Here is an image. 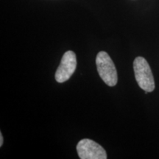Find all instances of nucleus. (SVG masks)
<instances>
[{"label": "nucleus", "instance_id": "obj_5", "mask_svg": "<svg viewBox=\"0 0 159 159\" xmlns=\"http://www.w3.org/2000/svg\"><path fill=\"white\" fill-rule=\"evenodd\" d=\"M2 144H3V136L1 133V134H0V147L2 146Z\"/></svg>", "mask_w": 159, "mask_h": 159}, {"label": "nucleus", "instance_id": "obj_3", "mask_svg": "<svg viewBox=\"0 0 159 159\" xmlns=\"http://www.w3.org/2000/svg\"><path fill=\"white\" fill-rule=\"evenodd\" d=\"M77 154L81 159H106L107 153L102 147L89 139H83L77 145Z\"/></svg>", "mask_w": 159, "mask_h": 159}, {"label": "nucleus", "instance_id": "obj_4", "mask_svg": "<svg viewBox=\"0 0 159 159\" xmlns=\"http://www.w3.org/2000/svg\"><path fill=\"white\" fill-rule=\"evenodd\" d=\"M77 66L76 55L74 52L67 51L63 55L58 68L55 72V80L58 83L67 81L74 74Z\"/></svg>", "mask_w": 159, "mask_h": 159}, {"label": "nucleus", "instance_id": "obj_2", "mask_svg": "<svg viewBox=\"0 0 159 159\" xmlns=\"http://www.w3.org/2000/svg\"><path fill=\"white\" fill-rule=\"evenodd\" d=\"M96 64L101 79L109 86L116 85L118 77L116 67L111 57L106 52L101 51L97 54Z\"/></svg>", "mask_w": 159, "mask_h": 159}, {"label": "nucleus", "instance_id": "obj_1", "mask_svg": "<svg viewBox=\"0 0 159 159\" xmlns=\"http://www.w3.org/2000/svg\"><path fill=\"white\" fill-rule=\"evenodd\" d=\"M134 69L139 87L145 91L152 92L155 89V81L148 61L144 57H137L134 60Z\"/></svg>", "mask_w": 159, "mask_h": 159}]
</instances>
